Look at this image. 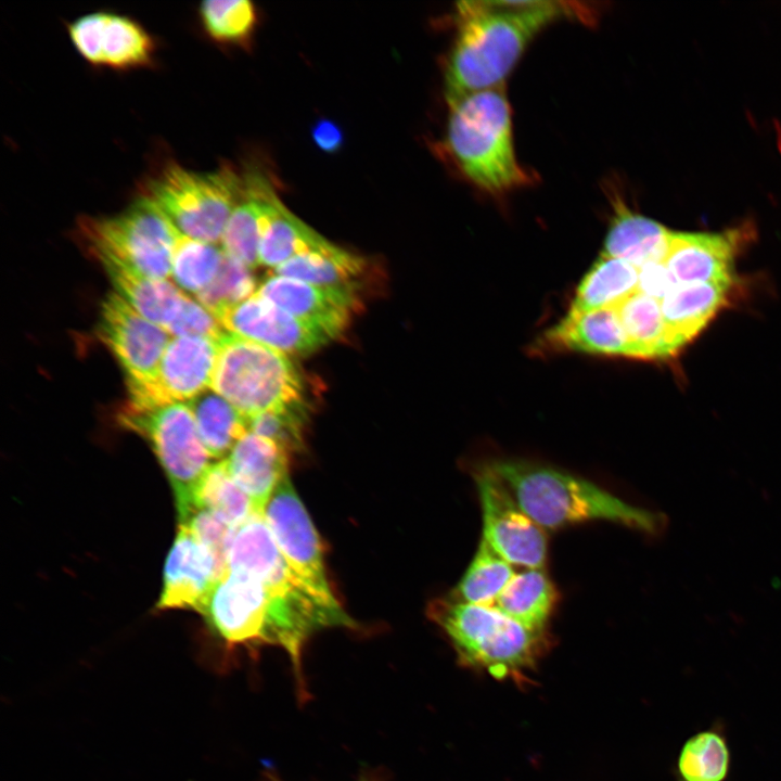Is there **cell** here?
<instances>
[{"mask_svg":"<svg viewBox=\"0 0 781 781\" xmlns=\"http://www.w3.org/2000/svg\"><path fill=\"white\" fill-rule=\"evenodd\" d=\"M165 331L175 337L195 336L216 341L226 333L216 316L188 296Z\"/></svg>","mask_w":781,"mask_h":781,"instance_id":"obj_40","label":"cell"},{"mask_svg":"<svg viewBox=\"0 0 781 781\" xmlns=\"http://www.w3.org/2000/svg\"><path fill=\"white\" fill-rule=\"evenodd\" d=\"M267 781H283V780H281L279 777H277L272 773H267ZM358 781H379V780H376L374 778L363 777L362 779H360Z\"/></svg>","mask_w":781,"mask_h":781,"instance_id":"obj_44","label":"cell"},{"mask_svg":"<svg viewBox=\"0 0 781 781\" xmlns=\"http://www.w3.org/2000/svg\"><path fill=\"white\" fill-rule=\"evenodd\" d=\"M753 235L747 222L718 233L673 231L663 263L678 283L732 286L735 257Z\"/></svg>","mask_w":781,"mask_h":781,"instance_id":"obj_13","label":"cell"},{"mask_svg":"<svg viewBox=\"0 0 781 781\" xmlns=\"http://www.w3.org/2000/svg\"><path fill=\"white\" fill-rule=\"evenodd\" d=\"M638 270V291L660 302L679 284L663 261L648 263Z\"/></svg>","mask_w":781,"mask_h":781,"instance_id":"obj_42","label":"cell"},{"mask_svg":"<svg viewBox=\"0 0 781 781\" xmlns=\"http://www.w3.org/2000/svg\"><path fill=\"white\" fill-rule=\"evenodd\" d=\"M242 175V191L221 243L225 253L253 269L259 265L258 249L263 229L278 194L270 180L258 169L251 167Z\"/></svg>","mask_w":781,"mask_h":781,"instance_id":"obj_20","label":"cell"},{"mask_svg":"<svg viewBox=\"0 0 781 781\" xmlns=\"http://www.w3.org/2000/svg\"><path fill=\"white\" fill-rule=\"evenodd\" d=\"M430 610L460 664L497 679L528 682L550 644L549 632L528 629L495 606L450 598L434 601Z\"/></svg>","mask_w":781,"mask_h":781,"instance_id":"obj_5","label":"cell"},{"mask_svg":"<svg viewBox=\"0 0 781 781\" xmlns=\"http://www.w3.org/2000/svg\"><path fill=\"white\" fill-rule=\"evenodd\" d=\"M307 411L273 410L266 411L248 419V431L268 438L287 453L303 449V428Z\"/></svg>","mask_w":781,"mask_h":781,"instance_id":"obj_38","label":"cell"},{"mask_svg":"<svg viewBox=\"0 0 781 781\" xmlns=\"http://www.w3.org/2000/svg\"><path fill=\"white\" fill-rule=\"evenodd\" d=\"M639 270L623 259L600 255L580 281L571 307L578 310L616 308L638 292Z\"/></svg>","mask_w":781,"mask_h":781,"instance_id":"obj_29","label":"cell"},{"mask_svg":"<svg viewBox=\"0 0 781 781\" xmlns=\"http://www.w3.org/2000/svg\"><path fill=\"white\" fill-rule=\"evenodd\" d=\"M77 231L99 261L114 260L157 280L171 273L180 231L146 195L111 217H81Z\"/></svg>","mask_w":781,"mask_h":781,"instance_id":"obj_7","label":"cell"},{"mask_svg":"<svg viewBox=\"0 0 781 781\" xmlns=\"http://www.w3.org/2000/svg\"><path fill=\"white\" fill-rule=\"evenodd\" d=\"M263 515L279 550L296 575L321 599L340 604L327 577L319 535L289 474L273 490Z\"/></svg>","mask_w":781,"mask_h":781,"instance_id":"obj_11","label":"cell"},{"mask_svg":"<svg viewBox=\"0 0 781 781\" xmlns=\"http://www.w3.org/2000/svg\"><path fill=\"white\" fill-rule=\"evenodd\" d=\"M226 462L234 482L260 513L289 474V453L272 440L251 432L234 445Z\"/></svg>","mask_w":781,"mask_h":781,"instance_id":"obj_21","label":"cell"},{"mask_svg":"<svg viewBox=\"0 0 781 781\" xmlns=\"http://www.w3.org/2000/svg\"><path fill=\"white\" fill-rule=\"evenodd\" d=\"M558 599L543 568H526L513 576L492 606L528 629L548 632Z\"/></svg>","mask_w":781,"mask_h":781,"instance_id":"obj_25","label":"cell"},{"mask_svg":"<svg viewBox=\"0 0 781 781\" xmlns=\"http://www.w3.org/2000/svg\"><path fill=\"white\" fill-rule=\"evenodd\" d=\"M118 421L152 447L171 485L179 522L194 510V495L210 466L188 404L172 402L141 412L120 410Z\"/></svg>","mask_w":781,"mask_h":781,"instance_id":"obj_9","label":"cell"},{"mask_svg":"<svg viewBox=\"0 0 781 781\" xmlns=\"http://www.w3.org/2000/svg\"><path fill=\"white\" fill-rule=\"evenodd\" d=\"M616 310L629 342L631 358L653 360L675 356L660 300L638 291Z\"/></svg>","mask_w":781,"mask_h":781,"instance_id":"obj_27","label":"cell"},{"mask_svg":"<svg viewBox=\"0 0 781 781\" xmlns=\"http://www.w3.org/2000/svg\"><path fill=\"white\" fill-rule=\"evenodd\" d=\"M219 343L195 336L175 337L168 343L155 379L144 382V393L157 407L192 400L210 386Z\"/></svg>","mask_w":781,"mask_h":781,"instance_id":"obj_15","label":"cell"},{"mask_svg":"<svg viewBox=\"0 0 781 781\" xmlns=\"http://www.w3.org/2000/svg\"><path fill=\"white\" fill-rule=\"evenodd\" d=\"M514 575L512 564L482 538L451 599L469 604L492 606Z\"/></svg>","mask_w":781,"mask_h":781,"instance_id":"obj_33","label":"cell"},{"mask_svg":"<svg viewBox=\"0 0 781 781\" xmlns=\"http://www.w3.org/2000/svg\"><path fill=\"white\" fill-rule=\"evenodd\" d=\"M312 139L317 146L327 153L338 151L344 140L342 130L329 119L316 123L312 128Z\"/></svg>","mask_w":781,"mask_h":781,"instance_id":"obj_43","label":"cell"},{"mask_svg":"<svg viewBox=\"0 0 781 781\" xmlns=\"http://www.w3.org/2000/svg\"><path fill=\"white\" fill-rule=\"evenodd\" d=\"M474 478L483 514L482 538L510 564L542 568L548 550L546 530L521 509L485 463L475 469Z\"/></svg>","mask_w":781,"mask_h":781,"instance_id":"obj_10","label":"cell"},{"mask_svg":"<svg viewBox=\"0 0 781 781\" xmlns=\"http://www.w3.org/2000/svg\"><path fill=\"white\" fill-rule=\"evenodd\" d=\"M228 571L246 573L280 589L312 591L287 564L261 513L235 529L228 553Z\"/></svg>","mask_w":781,"mask_h":781,"instance_id":"obj_19","label":"cell"},{"mask_svg":"<svg viewBox=\"0 0 781 781\" xmlns=\"http://www.w3.org/2000/svg\"><path fill=\"white\" fill-rule=\"evenodd\" d=\"M364 270V260L330 241L323 246L296 255L274 268L276 276L310 284L356 290V279Z\"/></svg>","mask_w":781,"mask_h":781,"instance_id":"obj_26","label":"cell"},{"mask_svg":"<svg viewBox=\"0 0 781 781\" xmlns=\"http://www.w3.org/2000/svg\"><path fill=\"white\" fill-rule=\"evenodd\" d=\"M200 613L229 648H282L291 658L297 682L304 681L302 652L306 641L340 620L338 611L309 590L276 588L232 571L216 581Z\"/></svg>","mask_w":781,"mask_h":781,"instance_id":"obj_2","label":"cell"},{"mask_svg":"<svg viewBox=\"0 0 781 781\" xmlns=\"http://www.w3.org/2000/svg\"><path fill=\"white\" fill-rule=\"evenodd\" d=\"M533 348L540 354L576 351L631 358L616 308L578 310L569 307L565 317L548 329Z\"/></svg>","mask_w":781,"mask_h":781,"instance_id":"obj_18","label":"cell"},{"mask_svg":"<svg viewBox=\"0 0 781 781\" xmlns=\"http://www.w3.org/2000/svg\"><path fill=\"white\" fill-rule=\"evenodd\" d=\"M98 334L121 364L127 382L155 379L169 333L141 316L117 293L102 303Z\"/></svg>","mask_w":781,"mask_h":781,"instance_id":"obj_12","label":"cell"},{"mask_svg":"<svg viewBox=\"0 0 781 781\" xmlns=\"http://www.w3.org/2000/svg\"><path fill=\"white\" fill-rule=\"evenodd\" d=\"M255 287L251 268L223 252L215 278L196 297L218 319L225 310L253 296Z\"/></svg>","mask_w":781,"mask_h":781,"instance_id":"obj_37","label":"cell"},{"mask_svg":"<svg viewBox=\"0 0 781 781\" xmlns=\"http://www.w3.org/2000/svg\"><path fill=\"white\" fill-rule=\"evenodd\" d=\"M200 438L210 458L222 460L248 431V419L214 390H205L188 402Z\"/></svg>","mask_w":781,"mask_h":781,"instance_id":"obj_30","label":"cell"},{"mask_svg":"<svg viewBox=\"0 0 781 781\" xmlns=\"http://www.w3.org/2000/svg\"><path fill=\"white\" fill-rule=\"evenodd\" d=\"M223 329L287 355H308L333 338L323 328L302 320L255 293L218 316Z\"/></svg>","mask_w":781,"mask_h":781,"instance_id":"obj_14","label":"cell"},{"mask_svg":"<svg viewBox=\"0 0 781 781\" xmlns=\"http://www.w3.org/2000/svg\"><path fill=\"white\" fill-rule=\"evenodd\" d=\"M223 251L180 233L172 256L171 273L182 289L199 294L215 278Z\"/></svg>","mask_w":781,"mask_h":781,"instance_id":"obj_36","label":"cell"},{"mask_svg":"<svg viewBox=\"0 0 781 781\" xmlns=\"http://www.w3.org/2000/svg\"><path fill=\"white\" fill-rule=\"evenodd\" d=\"M199 15L206 34L217 42H247L257 24V12L248 0H206Z\"/></svg>","mask_w":781,"mask_h":781,"instance_id":"obj_35","label":"cell"},{"mask_svg":"<svg viewBox=\"0 0 781 781\" xmlns=\"http://www.w3.org/2000/svg\"><path fill=\"white\" fill-rule=\"evenodd\" d=\"M106 11H94L68 25L69 38L80 55L93 65H103L102 39Z\"/></svg>","mask_w":781,"mask_h":781,"instance_id":"obj_41","label":"cell"},{"mask_svg":"<svg viewBox=\"0 0 781 781\" xmlns=\"http://www.w3.org/2000/svg\"><path fill=\"white\" fill-rule=\"evenodd\" d=\"M445 67L447 103L503 86L528 43L563 17L592 18V10L563 1H461Z\"/></svg>","mask_w":781,"mask_h":781,"instance_id":"obj_1","label":"cell"},{"mask_svg":"<svg viewBox=\"0 0 781 781\" xmlns=\"http://www.w3.org/2000/svg\"><path fill=\"white\" fill-rule=\"evenodd\" d=\"M155 54V42L136 20L107 12L103 30V65L130 69L149 65Z\"/></svg>","mask_w":781,"mask_h":781,"instance_id":"obj_34","label":"cell"},{"mask_svg":"<svg viewBox=\"0 0 781 781\" xmlns=\"http://www.w3.org/2000/svg\"><path fill=\"white\" fill-rule=\"evenodd\" d=\"M731 754L720 724L691 735L682 745L677 764V781H726Z\"/></svg>","mask_w":781,"mask_h":781,"instance_id":"obj_31","label":"cell"},{"mask_svg":"<svg viewBox=\"0 0 781 781\" xmlns=\"http://www.w3.org/2000/svg\"><path fill=\"white\" fill-rule=\"evenodd\" d=\"M212 388L247 419L266 411H307L302 374L283 353L226 332Z\"/></svg>","mask_w":781,"mask_h":781,"instance_id":"obj_6","label":"cell"},{"mask_svg":"<svg viewBox=\"0 0 781 781\" xmlns=\"http://www.w3.org/2000/svg\"><path fill=\"white\" fill-rule=\"evenodd\" d=\"M730 285L679 283L660 303L675 356L728 303Z\"/></svg>","mask_w":781,"mask_h":781,"instance_id":"obj_22","label":"cell"},{"mask_svg":"<svg viewBox=\"0 0 781 781\" xmlns=\"http://www.w3.org/2000/svg\"><path fill=\"white\" fill-rule=\"evenodd\" d=\"M448 106L447 148L469 182L491 195L532 182L516 158L512 113L503 86L470 93Z\"/></svg>","mask_w":781,"mask_h":781,"instance_id":"obj_4","label":"cell"},{"mask_svg":"<svg viewBox=\"0 0 781 781\" xmlns=\"http://www.w3.org/2000/svg\"><path fill=\"white\" fill-rule=\"evenodd\" d=\"M256 293L289 313L323 328L335 338L360 305L356 290L319 286L281 276L267 278Z\"/></svg>","mask_w":781,"mask_h":781,"instance_id":"obj_17","label":"cell"},{"mask_svg":"<svg viewBox=\"0 0 781 781\" xmlns=\"http://www.w3.org/2000/svg\"><path fill=\"white\" fill-rule=\"evenodd\" d=\"M195 509L208 510L232 528L260 513L232 478L226 459L212 463L206 471L194 495Z\"/></svg>","mask_w":781,"mask_h":781,"instance_id":"obj_32","label":"cell"},{"mask_svg":"<svg viewBox=\"0 0 781 781\" xmlns=\"http://www.w3.org/2000/svg\"><path fill=\"white\" fill-rule=\"evenodd\" d=\"M100 263L117 294L141 316L166 330L187 295L166 280L149 278L114 260Z\"/></svg>","mask_w":781,"mask_h":781,"instance_id":"obj_24","label":"cell"},{"mask_svg":"<svg viewBox=\"0 0 781 781\" xmlns=\"http://www.w3.org/2000/svg\"><path fill=\"white\" fill-rule=\"evenodd\" d=\"M613 216L601 255L623 259L638 269L652 261H663L671 230L646 216L631 210L615 195Z\"/></svg>","mask_w":781,"mask_h":781,"instance_id":"obj_23","label":"cell"},{"mask_svg":"<svg viewBox=\"0 0 781 781\" xmlns=\"http://www.w3.org/2000/svg\"><path fill=\"white\" fill-rule=\"evenodd\" d=\"M223 576L212 551L179 525L167 555L158 610L189 609L200 613L216 581Z\"/></svg>","mask_w":781,"mask_h":781,"instance_id":"obj_16","label":"cell"},{"mask_svg":"<svg viewBox=\"0 0 781 781\" xmlns=\"http://www.w3.org/2000/svg\"><path fill=\"white\" fill-rule=\"evenodd\" d=\"M205 547H207L225 575L228 571L229 548L236 528H232L215 514L205 509H195L179 522Z\"/></svg>","mask_w":781,"mask_h":781,"instance_id":"obj_39","label":"cell"},{"mask_svg":"<svg viewBox=\"0 0 781 781\" xmlns=\"http://www.w3.org/2000/svg\"><path fill=\"white\" fill-rule=\"evenodd\" d=\"M242 187V172L229 165L197 172L171 162L148 182L144 195L182 234L216 244L221 242Z\"/></svg>","mask_w":781,"mask_h":781,"instance_id":"obj_8","label":"cell"},{"mask_svg":"<svg viewBox=\"0 0 781 781\" xmlns=\"http://www.w3.org/2000/svg\"><path fill=\"white\" fill-rule=\"evenodd\" d=\"M484 463L521 509L545 530L607 521L648 535H658L666 526L664 514L631 505L592 482L565 471L517 459H494Z\"/></svg>","mask_w":781,"mask_h":781,"instance_id":"obj_3","label":"cell"},{"mask_svg":"<svg viewBox=\"0 0 781 781\" xmlns=\"http://www.w3.org/2000/svg\"><path fill=\"white\" fill-rule=\"evenodd\" d=\"M328 242L291 213L278 196L263 229L258 249L259 265L277 268L292 257L319 248Z\"/></svg>","mask_w":781,"mask_h":781,"instance_id":"obj_28","label":"cell"}]
</instances>
